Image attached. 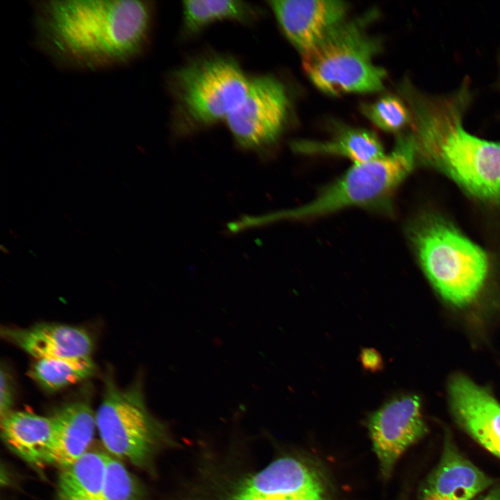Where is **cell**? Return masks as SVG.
<instances>
[{
	"mask_svg": "<svg viewBox=\"0 0 500 500\" xmlns=\"http://www.w3.org/2000/svg\"><path fill=\"white\" fill-rule=\"evenodd\" d=\"M416 161L411 134H401L389 153L353 164L310 202L267 215L257 222L308 219L351 207L388 212L394 192L412 172Z\"/></svg>",
	"mask_w": 500,
	"mask_h": 500,
	"instance_id": "277c9868",
	"label": "cell"
},
{
	"mask_svg": "<svg viewBox=\"0 0 500 500\" xmlns=\"http://www.w3.org/2000/svg\"><path fill=\"white\" fill-rule=\"evenodd\" d=\"M374 17L372 13L344 20L301 56L303 70L318 90L335 96L384 88L386 72L374 62L381 42L367 31Z\"/></svg>",
	"mask_w": 500,
	"mask_h": 500,
	"instance_id": "5b68a950",
	"label": "cell"
},
{
	"mask_svg": "<svg viewBox=\"0 0 500 500\" xmlns=\"http://www.w3.org/2000/svg\"><path fill=\"white\" fill-rule=\"evenodd\" d=\"M1 249L4 253H9L8 249L7 248H4L3 245H1Z\"/></svg>",
	"mask_w": 500,
	"mask_h": 500,
	"instance_id": "484cf974",
	"label": "cell"
},
{
	"mask_svg": "<svg viewBox=\"0 0 500 500\" xmlns=\"http://www.w3.org/2000/svg\"><path fill=\"white\" fill-rule=\"evenodd\" d=\"M1 335L36 360L90 356L94 346L92 336L85 328L58 323L4 327Z\"/></svg>",
	"mask_w": 500,
	"mask_h": 500,
	"instance_id": "4fadbf2b",
	"label": "cell"
},
{
	"mask_svg": "<svg viewBox=\"0 0 500 500\" xmlns=\"http://www.w3.org/2000/svg\"><path fill=\"white\" fill-rule=\"evenodd\" d=\"M493 482L446 439L440 460L419 489L417 500H472Z\"/></svg>",
	"mask_w": 500,
	"mask_h": 500,
	"instance_id": "5bb4252c",
	"label": "cell"
},
{
	"mask_svg": "<svg viewBox=\"0 0 500 500\" xmlns=\"http://www.w3.org/2000/svg\"><path fill=\"white\" fill-rule=\"evenodd\" d=\"M292 149L304 155L337 156L353 164L365 163L383 156L382 143L372 131L352 127L339 128L327 140H299L291 143Z\"/></svg>",
	"mask_w": 500,
	"mask_h": 500,
	"instance_id": "e0dca14e",
	"label": "cell"
},
{
	"mask_svg": "<svg viewBox=\"0 0 500 500\" xmlns=\"http://www.w3.org/2000/svg\"><path fill=\"white\" fill-rule=\"evenodd\" d=\"M110 456L88 451L61 469L54 500H99L103 490Z\"/></svg>",
	"mask_w": 500,
	"mask_h": 500,
	"instance_id": "ac0fdd59",
	"label": "cell"
},
{
	"mask_svg": "<svg viewBox=\"0 0 500 500\" xmlns=\"http://www.w3.org/2000/svg\"><path fill=\"white\" fill-rule=\"evenodd\" d=\"M90 356L36 360L30 376L44 390L56 391L82 381L96 372Z\"/></svg>",
	"mask_w": 500,
	"mask_h": 500,
	"instance_id": "ffe728a7",
	"label": "cell"
},
{
	"mask_svg": "<svg viewBox=\"0 0 500 500\" xmlns=\"http://www.w3.org/2000/svg\"><path fill=\"white\" fill-rule=\"evenodd\" d=\"M53 444L50 464L65 468L85 454L97 429L96 415L88 401L68 402L50 416Z\"/></svg>",
	"mask_w": 500,
	"mask_h": 500,
	"instance_id": "9a60e30c",
	"label": "cell"
},
{
	"mask_svg": "<svg viewBox=\"0 0 500 500\" xmlns=\"http://www.w3.org/2000/svg\"><path fill=\"white\" fill-rule=\"evenodd\" d=\"M249 82L233 59L215 56L176 71L172 89L182 119L191 126H205L226 120L244 99Z\"/></svg>",
	"mask_w": 500,
	"mask_h": 500,
	"instance_id": "52a82bcc",
	"label": "cell"
},
{
	"mask_svg": "<svg viewBox=\"0 0 500 500\" xmlns=\"http://www.w3.org/2000/svg\"><path fill=\"white\" fill-rule=\"evenodd\" d=\"M1 435L16 455L34 465H50L53 425L50 417L12 410L1 418Z\"/></svg>",
	"mask_w": 500,
	"mask_h": 500,
	"instance_id": "2e32d148",
	"label": "cell"
},
{
	"mask_svg": "<svg viewBox=\"0 0 500 500\" xmlns=\"http://www.w3.org/2000/svg\"><path fill=\"white\" fill-rule=\"evenodd\" d=\"M362 367L371 372H377L383 369V359L380 353L374 348H363L359 356Z\"/></svg>",
	"mask_w": 500,
	"mask_h": 500,
	"instance_id": "cb8c5ba5",
	"label": "cell"
},
{
	"mask_svg": "<svg viewBox=\"0 0 500 500\" xmlns=\"http://www.w3.org/2000/svg\"><path fill=\"white\" fill-rule=\"evenodd\" d=\"M467 89L431 97L410 85L403 87L417 159L443 172L474 198L500 205V142L478 138L463 128Z\"/></svg>",
	"mask_w": 500,
	"mask_h": 500,
	"instance_id": "7a4b0ae2",
	"label": "cell"
},
{
	"mask_svg": "<svg viewBox=\"0 0 500 500\" xmlns=\"http://www.w3.org/2000/svg\"><path fill=\"white\" fill-rule=\"evenodd\" d=\"M95 415L102 444L112 457L149 467L164 428L147 409L140 378L120 388L111 375L107 376Z\"/></svg>",
	"mask_w": 500,
	"mask_h": 500,
	"instance_id": "8992f818",
	"label": "cell"
},
{
	"mask_svg": "<svg viewBox=\"0 0 500 500\" xmlns=\"http://www.w3.org/2000/svg\"><path fill=\"white\" fill-rule=\"evenodd\" d=\"M226 500H328V492L315 467L285 456L244 479Z\"/></svg>",
	"mask_w": 500,
	"mask_h": 500,
	"instance_id": "30bf717a",
	"label": "cell"
},
{
	"mask_svg": "<svg viewBox=\"0 0 500 500\" xmlns=\"http://www.w3.org/2000/svg\"><path fill=\"white\" fill-rule=\"evenodd\" d=\"M408 235L424 273L444 300L462 307L476 298L490 270L484 249L434 214L415 218Z\"/></svg>",
	"mask_w": 500,
	"mask_h": 500,
	"instance_id": "3957f363",
	"label": "cell"
},
{
	"mask_svg": "<svg viewBox=\"0 0 500 500\" xmlns=\"http://www.w3.org/2000/svg\"><path fill=\"white\" fill-rule=\"evenodd\" d=\"M99 500H144L138 479L117 458L110 456L103 492Z\"/></svg>",
	"mask_w": 500,
	"mask_h": 500,
	"instance_id": "7402d4cb",
	"label": "cell"
},
{
	"mask_svg": "<svg viewBox=\"0 0 500 500\" xmlns=\"http://www.w3.org/2000/svg\"><path fill=\"white\" fill-rule=\"evenodd\" d=\"M285 36L304 55L345 20L348 4L338 0L269 1Z\"/></svg>",
	"mask_w": 500,
	"mask_h": 500,
	"instance_id": "8fae6325",
	"label": "cell"
},
{
	"mask_svg": "<svg viewBox=\"0 0 500 500\" xmlns=\"http://www.w3.org/2000/svg\"><path fill=\"white\" fill-rule=\"evenodd\" d=\"M183 31L194 34L208 25L224 20L250 22L260 16L254 5L234 0H189L183 2Z\"/></svg>",
	"mask_w": 500,
	"mask_h": 500,
	"instance_id": "d6986e66",
	"label": "cell"
},
{
	"mask_svg": "<svg viewBox=\"0 0 500 500\" xmlns=\"http://www.w3.org/2000/svg\"><path fill=\"white\" fill-rule=\"evenodd\" d=\"M244 222H245V223H248V222H241V223H244ZM253 223H256V219L251 222V224H253Z\"/></svg>",
	"mask_w": 500,
	"mask_h": 500,
	"instance_id": "4316f807",
	"label": "cell"
},
{
	"mask_svg": "<svg viewBox=\"0 0 500 500\" xmlns=\"http://www.w3.org/2000/svg\"><path fill=\"white\" fill-rule=\"evenodd\" d=\"M478 500H500V485L492 488L488 494Z\"/></svg>",
	"mask_w": 500,
	"mask_h": 500,
	"instance_id": "d4e9b609",
	"label": "cell"
},
{
	"mask_svg": "<svg viewBox=\"0 0 500 500\" xmlns=\"http://www.w3.org/2000/svg\"><path fill=\"white\" fill-rule=\"evenodd\" d=\"M12 378L6 366L1 367L0 378V415L1 418L12 411L15 390Z\"/></svg>",
	"mask_w": 500,
	"mask_h": 500,
	"instance_id": "603a6c76",
	"label": "cell"
},
{
	"mask_svg": "<svg viewBox=\"0 0 500 500\" xmlns=\"http://www.w3.org/2000/svg\"><path fill=\"white\" fill-rule=\"evenodd\" d=\"M360 112L380 129L399 132L412 123L408 106L394 95H385L372 103L360 104Z\"/></svg>",
	"mask_w": 500,
	"mask_h": 500,
	"instance_id": "44dd1931",
	"label": "cell"
},
{
	"mask_svg": "<svg viewBox=\"0 0 500 500\" xmlns=\"http://www.w3.org/2000/svg\"><path fill=\"white\" fill-rule=\"evenodd\" d=\"M367 428L381 474L387 480L403 453L427 432L419 398H392L371 415Z\"/></svg>",
	"mask_w": 500,
	"mask_h": 500,
	"instance_id": "9c48e42d",
	"label": "cell"
},
{
	"mask_svg": "<svg viewBox=\"0 0 500 500\" xmlns=\"http://www.w3.org/2000/svg\"><path fill=\"white\" fill-rule=\"evenodd\" d=\"M290 108L285 85L278 78L265 75L250 79L244 99L225 121L240 147L261 153L282 134Z\"/></svg>",
	"mask_w": 500,
	"mask_h": 500,
	"instance_id": "ba28073f",
	"label": "cell"
},
{
	"mask_svg": "<svg viewBox=\"0 0 500 500\" xmlns=\"http://www.w3.org/2000/svg\"><path fill=\"white\" fill-rule=\"evenodd\" d=\"M451 410L461 426L500 458V403L485 388L463 375L449 384Z\"/></svg>",
	"mask_w": 500,
	"mask_h": 500,
	"instance_id": "7c38bea8",
	"label": "cell"
},
{
	"mask_svg": "<svg viewBox=\"0 0 500 500\" xmlns=\"http://www.w3.org/2000/svg\"><path fill=\"white\" fill-rule=\"evenodd\" d=\"M32 7L36 44L62 67L96 71L126 65L149 42V1L49 0Z\"/></svg>",
	"mask_w": 500,
	"mask_h": 500,
	"instance_id": "6da1fadb",
	"label": "cell"
}]
</instances>
